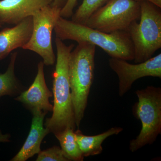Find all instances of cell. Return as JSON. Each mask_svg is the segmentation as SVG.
<instances>
[{
  "label": "cell",
  "instance_id": "8992f818",
  "mask_svg": "<svg viewBox=\"0 0 161 161\" xmlns=\"http://www.w3.org/2000/svg\"><path fill=\"white\" fill-rule=\"evenodd\" d=\"M140 16L139 2L109 0L90 17L85 25L106 33L127 31L130 24L139 21Z\"/></svg>",
  "mask_w": 161,
  "mask_h": 161
},
{
  "label": "cell",
  "instance_id": "ac0fdd59",
  "mask_svg": "<svg viewBox=\"0 0 161 161\" xmlns=\"http://www.w3.org/2000/svg\"><path fill=\"white\" fill-rule=\"evenodd\" d=\"M77 2L78 0H68L65 5L60 10V17L65 19L71 17Z\"/></svg>",
  "mask_w": 161,
  "mask_h": 161
},
{
  "label": "cell",
  "instance_id": "3957f363",
  "mask_svg": "<svg viewBox=\"0 0 161 161\" xmlns=\"http://www.w3.org/2000/svg\"><path fill=\"white\" fill-rule=\"evenodd\" d=\"M96 46L82 41L71 52L69 76L76 127L79 128L94 80Z\"/></svg>",
  "mask_w": 161,
  "mask_h": 161
},
{
  "label": "cell",
  "instance_id": "7c38bea8",
  "mask_svg": "<svg viewBox=\"0 0 161 161\" xmlns=\"http://www.w3.org/2000/svg\"><path fill=\"white\" fill-rule=\"evenodd\" d=\"M32 112L33 119L29 134L23 147L11 161H25L38 154L43 139L49 133L43 126V121L46 112L36 111Z\"/></svg>",
  "mask_w": 161,
  "mask_h": 161
},
{
  "label": "cell",
  "instance_id": "44dd1931",
  "mask_svg": "<svg viewBox=\"0 0 161 161\" xmlns=\"http://www.w3.org/2000/svg\"><path fill=\"white\" fill-rule=\"evenodd\" d=\"M135 1L139 2V3L143 2V1H147V2H150V3L154 4L158 7L161 8V0H135Z\"/></svg>",
  "mask_w": 161,
  "mask_h": 161
},
{
  "label": "cell",
  "instance_id": "277c9868",
  "mask_svg": "<svg viewBox=\"0 0 161 161\" xmlns=\"http://www.w3.org/2000/svg\"><path fill=\"white\" fill-rule=\"evenodd\" d=\"M140 4L139 23L132 22L127 31L133 44L135 63L149 60L161 47V8L147 1Z\"/></svg>",
  "mask_w": 161,
  "mask_h": 161
},
{
  "label": "cell",
  "instance_id": "4fadbf2b",
  "mask_svg": "<svg viewBox=\"0 0 161 161\" xmlns=\"http://www.w3.org/2000/svg\"><path fill=\"white\" fill-rule=\"evenodd\" d=\"M121 127H115L106 132L95 136L84 135L80 130L75 131L76 140L84 157L98 155L103 152L102 144L112 136L118 135L122 132Z\"/></svg>",
  "mask_w": 161,
  "mask_h": 161
},
{
  "label": "cell",
  "instance_id": "7a4b0ae2",
  "mask_svg": "<svg viewBox=\"0 0 161 161\" xmlns=\"http://www.w3.org/2000/svg\"><path fill=\"white\" fill-rule=\"evenodd\" d=\"M56 38L79 43L86 41L99 47L111 58L130 61L134 59V48L128 32L106 33L85 25L60 17L54 29Z\"/></svg>",
  "mask_w": 161,
  "mask_h": 161
},
{
  "label": "cell",
  "instance_id": "ffe728a7",
  "mask_svg": "<svg viewBox=\"0 0 161 161\" xmlns=\"http://www.w3.org/2000/svg\"><path fill=\"white\" fill-rule=\"evenodd\" d=\"M10 138L9 134H3L1 131H0V142H9Z\"/></svg>",
  "mask_w": 161,
  "mask_h": 161
},
{
  "label": "cell",
  "instance_id": "e0dca14e",
  "mask_svg": "<svg viewBox=\"0 0 161 161\" xmlns=\"http://www.w3.org/2000/svg\"><path fill=\"white\" fill-rule=\"evenodd\" d=\"M37 161H69L60 147L54 146L38 153Z\"/></svg>",
  "mask_w": 161,
  "mask_h": 161
},
{
  "label": "cell",
  "instance_id": "52a82bcc",
  "mask_svg": "<svg viewBox=\"0 0 161 161\" xmlns=\"http://www.w3.org/2000/svg\"><path fill=\"white\" fill-rule=\"evenodd\" d=\"M60 10L61 9L50 5L37 11L32 16L31 37L22 48L40 55L47 66L53 65L56 61L52 43V34L60 17Z\"/></svg>",
  "mask_w": 161,
  "mask_h": 161
},
{
  "label": "cell",
  "instance_id": "7402d4cb",
  "mask_svg": "<svg viewBox=\"0 0 161 161\" xmlns=\"http://www.w3.org/2000/svg\"><path fill=\"white\" fill-rule=\"evenodd\" d=\"M3 24H2V23H0V28H1V27H2V26H3Z\"/></svg>",
  "mask_w": 161,
  "mask_h": 161
},
{
  "label": "cell",
  "instance_id": "2e32d148",
  "mask_svg": "<svg viewBox=\"0 0 161 161\" xmlns=\"http://www.w3.org/2000/svg\"><path fill=\"white\" fill-rule=\"evenodd\" d=\"M109 0H83L82 3L73 13L72 21L85 25L90 17Z\"/></svg>",
  "mask_w": 161,
  "mask_h": 161
},
{
  "label": "cell",
  "instance_id": "6da1fadb",
  "mask_svg": "<svg viewBox=\"0 0 161 161\" xmlns=\"http://www.w3.org/2000/svg\"><path fill=\"white\" fill-rule=\"evenodd\" d=\"M55 44L57 58L53 74V113L45 124L49 133L52 132L54 135L67 128L75 130L76 127L69 76V56L75 45L67 46L57 38L55 39Z\"/></svg>",
  "mask_w": 161,
  "mask_h": 161
},
{
  "label": "cell",
  "instance_id": "8fae6325",
  "mask_svg": "<svg viewBox=\"0 0 161 161\" xmlns=\"http://www.w3.org/2000/svg\"><path fill=\"white\" fill-rule=\"evenodd\" d=\"M32 30V16H29L13 27L0 31V60L15 49L23 48L30 39Z\"/></svg>",
  "mask_w": 161,
  "mask_h": 161
},
{
  "label": "cell",
  "instance_id": "9a60e30c",
  "mask_svg": "<svg viewBox=\"0 0 161 161\" xmlns=\"http://www.w3.org/2000/svg\"><path fill=\"white\" fill-rule=\"evenodd\" d=\"M55 136L60 142L61 149L69 161L83 160L84 157L76 140L75 130L67 128Z\"/></svg>",
  "mask_w": 161,
  "mask_h": 161
},
{
  "label": "cell",
  "instance_id": "30bf717a",
  "mask_svg": "<svg viewBox=\"0 0 161 161\" xmlns=\"http://www.w3.org/2000/svg\"><path fill=\"white\" fill-rule=\"evenodd\" d=\"M54 0H0V23L16 25Z\"/></svg>",
  "mask_w": 161,
  "mask_h": 161
},
{
  "label": "cell",
  "instance_id": "5bb4252c",
  "mask_svg": "<svg viewBox=\"0 0 161 161\" xmlns=\"http://www.w3.org/2000/svg\"><path fill=\"white\" fill-rule=\"evenodd\" d=\"M17 52L12 53L10 62L5 73L0 74V97L20 94L22 88L14 73Z\"/></svg>",
  "mask_w": 161,
  "mask_h": 161
},
{
  "label": "cell",
  "instance_id": "d6986e66",
  "mask_svg": "<svg viewBox=\"0 0 161 161\" xmlns=\"http://www.w3.org/2000/svg\"><path fill=\"white\" fill-rule=\"evenodd\" d=\"M68 0H54L52 6L61 9L66 4Z\"/></svg>",
  "mask_w": 161,
  "mask_h": 161
},
{
  "label": "cell",
  "instance_id": "9c48e42d",
  "mask_svg": "<svg viewBox=\"0 0 161 161\" xmlns=\"http://www.w3.org/2000/svg\"><path fill=\"white\" fill-rule=\"evenodd\" d=\"M44 64L40 61L38 64L37 74L34 81L29 88L20 93L15 100L22 103L31 111L53 112V106L49 98L53 94L47 86L44 72Z\"/></svg>",
  "mask_w": 161,
  "mask_h": 161
},
{
  "label": "cell",
  "instance_id": "ba28073f",
  "mask_svg": "<svg viewBox=\"0 0 161 161\" xmlns=\"http://www.w3.org/2000/svg\"><path fill=\"white\" fill-rule=\"evenodd\" d=\"M110 68L119 79V95L123 96L140 78L147 77L161 78V53L143 62L130 64L127 60L111 58L109 60Z\"/></svg>",
  "mask_w": 161,
  "mask_h": 161
},
{
  "label": "cell",
  "instance_id": "5b68a950",
  "mask_svg": "<svg viewBox=\"0 0 161 161\" xmlns=\"http://www.w3.org/2000/svg\"><path fill=\"white\" fill-rule=\"evenodd\" d=\"M138 101L133 106L134 117L140 120L142 129L139 135L130 142V150L137 151L151 145L161 133V88L148 86L136 92Z\"/></svg>",
  "mask_w": 161,
  "mask_h": 161
}]
</instances>
